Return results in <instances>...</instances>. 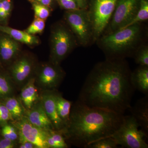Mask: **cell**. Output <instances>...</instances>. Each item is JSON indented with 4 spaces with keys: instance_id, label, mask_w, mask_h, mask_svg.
Listing matches in <instances>:
<instances>
[{
    "instance_id": "30",
    "label": "cell",
    "mask_w": 148,
    "mask_h": 148,
    "mask_svg": "<svg viewBox=\"0 0 148 148\" xmlns=\"http://www.w3.org/2000/svg\"><path fill=\"white\" fill-rule=\"evenodd\" d=\"M10 120H13L4 104L0 102V123L4 124Z\"/></svg>"
},
{
    "instance_id": "8",
    "label": "cell",
    "mask_w": 148,
    "mask_h": 148,
    "mask_svg": "<svg viewBox=\"0 0 148 148\" xmlns=\"http://www.w3.org/2000/svg\"><path fill=\"white\" fill-rule=\"evenodd\" d=\"M13 123L14 126L18 130L19 141H29L34 144L36 148H49L47 139L50 130H45L35 126L27 117H22Z\"/></svg>"
},
{
    "instance_id": "9",
    "label": "cell",
    "mask_w": 148,
    "mask_h": 148,
    "mask_svg": "<svg viewBox=\"0 0 148 148\" xmlns=\"http://www.w3.org/2000/svg\"><path fill=\"white\" fill-rule=\"evenodd\" d=\"M140 0H117L110 21V33L126 25L134 18L140 7Z\"/></svg>"
},
{
    "instance_id": "29",
    "label": "cell",
    "mask_w": 148,
    "mask_h": 148,
    "mask_svg": "<svg viewBox=\"0 0 148 148\" xmlns=\"http://www.w3.org/2000/svg\"><path fill=\"white\" fill-rule=\"evenodd\" d=\"M61 7L67 11L80 9L76 0H57Z\"/></svg>"
},
{
    "instance_id": "20",
    "label": "cell",
    "mask_w": 148,
    "mask_h": 148,
    "mask_svg": "<svg viewBox=\"0 0 148 148\" xmlns=\"http://www.w3.org/2000/svg\"><path fill=\"white\" fill-rule=\"evenodd\" d=\"M50 130L49 132L47 142L49 148H66L68 145L63 136L62 130Z\"/></svg>"
},
{
    "instance_id": "15",
    "label": "cell",
    "mask_w": 148,
    "mask_h": 148,
    "mask_svg": "<svg viewBox=\"0 0 148 148\" xmlns=\"http://www.w3.org/2000/svg\"><path fill=\"white\" fill-rule=\"evenodd\" d=\"M132 86L146 95L148 92V66H140L131 73Z\"/></svg>"
},
{
    "instance_id": "5",
    "label": "cell",
    "mask_w": 148,
    "mask_h": 148,
    "mask_svg": "<svg viewBox=\"0 0 148 148\" xmlns=\"http://www.w3.org/2000/svg\"><path fill=\"white\" fill-rule=\"evenodd\" d=\"M117 0H92L87 10L92 27V40L102 34L110 23Z\"/></svg>"
},
{
    "instance_id": "35",
    "label": "cell",
    "mask_w": 148,
    "mask_h": 148,
    "mask_svg": "<svg viewBox=\"0 0 148 148\" xmlns=\"http://www.w3.org/2000/svg\"><path fill=\"white\" fill-rule=\"evenodd\" d=\"M20 143L21 145L19 146V148H36V147L34 144H32L31 142L29 141H20Z\"/></svg>"
},
{
    "instance_id": "23",
    "label": "cell",
    "mask_w": 148,
    "mask_h": 148,
    "mask_svg": "<svg viewBox=\"0 0 148 148\" xmlns=\"http://www.w3.org/2000/svg\"><path fill=\"white\" fill-rule=\"evenodd\" d=\"M116 140L111 137L99 139L88 145L86 148H116L118 146Z\"/></svg>"
},
{
    "instance_id": "12",
    "label": "cell",
    "mask_w": 148,
    "mask_h": 148,
    "mask_svg": "<svg viewBox=\"0 0 148 148\" xmlns=\"http://www.w3.org/2000/svg\"><path fill=\"white\" fill-rule=\"evenodd\" d=\"M41 102L45 110L51 121L54 130H63L65 127V125L57 113L54 92L48 93L43 95Z\"/></svg>"
},
{
    "instance_id": "7",
    "label": "cell",
    "mask_w": 148,
    "mask_h": 148,
    "mask_svg": "<svg viewBox=\"0 0 148 148\" xmlns=\"http://www.w3.org/2000/svg\"><path fill=\"white\" fill-rule=\"evenodd\" d=\"M65 18L81 45H87L93 40L92 27L87 10L67 11Z\"/></svg>"
},
{
    "instance_id": "17",
    "label": "cell",
    "mask_w": 148,
    "mask_h": 148,
    "mask_svg": "<svg viewBox=\"0 0 148 148\" xmlns=\"http://www.w3.org/2000/svg\"><path fill=\"white\" fill-rule=\"evenodd\" d=\"M19 50L18 42L10 37L0 38V55L3 60L8 61L14 58Z\"/></svg>"
},
{
    "instance_id": "6",
    "label": "cell",
    "mask_w": 148,
    "mask_h": 148,
    "mask_svg": "<svg viewBox=\"0 0 148 148\" xmlns=\"http://www.w3.org/2000/svg\"><path fill=\"white\" fill-rule=\"evenodd\" d=\"M75 44L71 32L59 24L53 28L51 38V56L52 64L59 65L73 49Z\"/></svg>"
},
{
    "instance_id": "14",
    "label": "cell",
    "mask_w": 148,
    "mask_h": 148,
    "mask_svg": "<svg viewBox=\"0 0 148 148\" xmlns=\"http://www.w3.org/2000/svg\"><path fill=\"white\" fill-rule=\"evenodd\" d=\"M148 96L138 101L132 110V116L138 122L140 127H142L146 134L148 130Z\"/></svg>"
},
{
    "instance_id": "25",
    "label": "cell",
    "mask_w": 148,
    "mask_h": 148,
    "mask_svg": "<svg viewBox=\"0 0 148 148\" xmlns=\"http://www.w3.org/2000/svg\"><path fill=\"white\" fill-rule=\"evenodd\" d=\"M136 63L140 66H148V48L143 46L139 49L135 54Z\"/></svg>"
},
{
    "instance_id": "2",
    "label": "cell",
    "mask_w": 148,
    "mask_h": 148,
    "mask_svg": "<svg viewBox=\"0 0 148 148\" xmlns=\"http://www.w3.org/2000/svg\"><path fill=\"white\" fill-rule=\"evenodd\" d=\"M124 116L91 108L78 100L71 110L69 123L62 131L74 145L86 148L91 143L114 134L122 124Z\"/></svg>"
},
{
    "instance_id": "33",
    "label": "cell",
    "mask_w": 148,
    "mask_h": 148,
    "mask_svg": "<svg viewBox=\"0 0 148 148\" xmlns=\"http://www.w3.org/2000/svg\"><path fill=\"white\" fill-rule=\"evenodd\" d=\"M32 3H37L46 6L49 8L52 4L53 0H28Z\"/></svg>"
},
{
    "instance_id": "28",
    "label": "cell",
    "mask_w": 148,
    "mask_h": 148,
    "mask_svg": "<svg viewBox=\"0 0 148 148\" xmlns=\"http://www.w3.org/2000/svg\"><path fill=\"white\" fill-rule=\"evenodd\" d=\"M12 91V88L8 81L0 75V96H7Z\"/></svg>"
},
{
    "instance_id": "13",
    "label": "cell",
    "mask_w": 148,
    "mask_h": 148,
    "mask_svg": "<svg viewBox=\"0 0 148 148\" xmlns=\"http://www.w3.org/2000/svg\"><path fill=\"white\" fill-rule=\"evenodd\" d=\"M32 70V61L29 58L23 57L14 64L12 67V75L16 82L21 83L27 79Z\"/></svg>"
},
{
    "instance_id": "1",
    "label": "cell",
    "mask_w": 148,
    "mask_h": 148,
    "mask_svg": "<svg viewBox=\"0 0 148 148\" xmlns=\"http://www.w3.org/2000/svg\"><path fill=\"white\" fill-rule=\"evenodd\" d=\"M131 72L123 59H108L96 64L88 76L79 101L91 108L124 115L131 108L135 88Z\"/></svg>"
},
{
    "instance_id": "18",
    "label": "cell",
    "mask_w": 148,
    "mask_h": 148,
    "mask_svg": "<svg viewBox=\"0 0 148 148\" xmlns=\"http://www.w3.org/2000/svg\"><path fill=\"white\" fill-rule=\"evenodd\" d=\"M0 31L6 34L16 41L28 45H36L39 43V40L37 37L34 35L29 34L25 31L2 26H0Z\"/></svg>"
},
{
    "instance_id": "4",
    "label": "cell",
    "mask_w": 148,
    "mask_h": 148,
    "mask_svg": "<svg viewBox=\"0 0 148 148\" xmlns=\"http://www.w3.org/2000/svg\"><path fill=\"white\" fill-rule=\"evenodd\" d=\"M139 124L132 115L124 116L122 124L114 134L109 136L114 138L118 144L123 147L148 148L145 141L147 134L140 130Z\"/></svg>"
},
{
    "instance_id": "3",
    "label": "cell",
    "mask_w": 148,
    "mask_h": 148,
    "mask_svg": "<svg viewBox=\"0 0 148 148\" xmlns=\"http://www.w3.org/2000/svg\"><path fill=\"white\" fill-rule=\"evenodd\" d=\"M140 23L105 35L100 40L101 47L110 57L108 59H123L135 49L140 40Z\"/></svg>"
},
{
    "instance_id": "16",
    "label": "cell",
    "mask_w": 148,
    "mask_h": 148,
    "mask_svg": "<svg viewBox=\"0 0 148 148\" xmlns=\"http://www.w3.org/2000/svg\"><path fill=\"white\" fill-rule=\"evenodd\" d=\"M35 82V79H31L22 88L20 94L21 102L29 111L36 104L38 98V93Z\"/></svg>"
},
{
    "instance_id": "26",
    "label": "cell",
    "mask_w": 148,
    "mask_h": 148,
    "mask_svg": "<svg viewBox=\"0 0 148 148\" xmlns=\"http://www.w3.org/2000/svg\"><path fill=\"white\" fill-rule=\"evenodd\" d=\"M33 9L34 11L36 18L40 19H46L50 14L49 8L46 6L37 3H32Z\"/></svg>"
},
{
    "instance_id": "31",
    "label": "cell",
    "mask_w": 148,
    "mask_h": 148,
    "mask_svg": "<svg viewBox=\"0 0 148 148\" xmlns=\"http://www.w3.org/2000/svg\"><path fill=\"white\" fill-rule=\"evenodd\" d=\"M12 3L11 0L0 1V10H3L10 14L11 10Z\"/></svg>"
},
{
    "instance_id": "34",
    "label": "cell",
    "mask_w": 148,
    "mask_h": 148,
    "mask_svg": "<svg viewBox=\"0 0 148 148\" xmlns=\"http://www.w3.org/2000/svg\"><path fill=\"white\" fill-rule=\"evenodd\" d=\"M80 9L87 10L88 7V0H76Z\"/></svg>"
},
{
    "instance_id": "10",
    "label": "cell",
    "mask_w": 148,
    "mask_h": 148,
    "mask_svg": "<svg viewBox=\"0 0 148 148\" xmlns=\"http://www.w3.org/2000/svg\"><path fill=\"white\" fill-rule=\"evenodd\" d=\"M59 65H46L41 69L38 80L43 87L54 88L58 86L64 77V73Z\"/></svg>"
},
{
    "instance_id": "24",
    "label": "cell",
    "mask_w": 148,
    "mask_h": 148,
    "mask_svg": "<svg viewBox=\"0 0 148 148\" xmlns=\"http://www.w3.org/2000/svg\"><path fill=\"white\" fill-rule=\"evenodd\" d=\"M45 27V21L43 19L36 18L25 32L30 35H35L41 34L43 31Z\"/></svg>"
},
{
    "instance_id": "11",
    "label": "cell",
    "mask_w": 148,
    "mask_h": 148,
    "mask_svg": "<svg viewBox=\"0 0 148 148\" xmlns=\"http://www.w3.org/2000/svg\"><path fill=\"white\" fill-rule=\"evenodd\" d=\"M27 119L35 126L46 130H54L42 103L35 104L28 112Z\"/></svg>"
},
{
    "instance_id": "22",
    "label": "cell",
    "mask_w": 148,
    "mask_h": 148,
    "mask_svg": "<svg viewBox=\"0 0 148 148\" xmlns=\"http://www.w3.org/2000/svg\"><path fill=\"white\" fill-rule=\"evenodd\" d=\"M4 104L8 110L13 120L19 119L23 116L24 113L23 108L16 98H7Z\"/></svg>"
},
{
    "instance_id": "19",
    "label": "cell",
    "mask_w": 148,
    "mask_h": 148,
    "mask_svg": "<svg viewBox=\"0 0 148 148\" xmlns=\"http://www.w3.org/2000/svg\"><path fill=\"white\" fill-rule=\"evenodd\" d=\"M54 97L57 113L66 127L70 120L72 103L63 98L58 92H54Z\"/></svg>"
},
{
    "instance_id": "36",
    "label": "cell",
    "mask_w": 148,
    "mask_h": 148,
    "mask_svg": "<svg viewBox=\"0 0 148 148\" xmlns=\"http://www.w3.org/2000/svg\"><path fill=\"white\" fill-rule=\"evenodd\" d=\"M9 14L7 13L4 10H0V18L4 19L8 16Z\"/></svg>"
},
{
    "instance_id": "27",
    "label": "cell",
    "mask_w": 148,
    "mask_h": 148,
    "mask_svg": "<svg viewBox=\"0 0 148 148\" xmlns=\"http://www.w3.org/2000/svg\"><path fill=\"white\" fill-rule=\"evenodd\" d=\"M14 126L5 125L2 129V135L4 138L12 141H15L18 138V132Z\"/></svg>"
},
{
    "instance_id": "21",
    "label": "cell",
    "mask_w": 148,
    "mask_h": 148,
    "mask_svg": "<svg viewBox=\"0 0 148 148\" xmlns=\"http://www.w3.org/2000/svg\"><path fill=\"white\" fill-rule=\"evenodd\" d=\"M148 18V1L147 0H140V7L134 18L128 24L121 28H126L140 22L147 20Z\"/></svg>"
},
{
    "instance_id": "32",
    "label": "cell",
    "mask_w": 148,
    "mask_h": 148,
    "mask_svg": "<svg viewBox=\"0 0 148 148\" xmlns=\"http://www.w3.org/2000/svg\"><path fill=\"white\" fill-rule=\"evenodd\" d=\"M14 146V141L12 140L5 138L0 140V148H12Z\"/></svg>"
}]
</instances>
